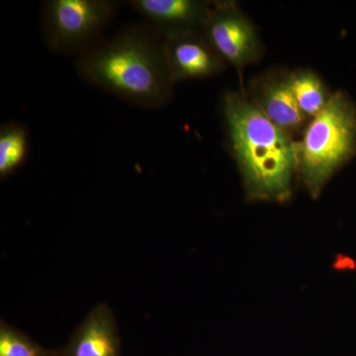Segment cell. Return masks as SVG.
<instances>
[{
	"label": "cell",
	"mask_w": 356,
	"mask_h": 356,
	"mask_svg": "<svg viewBox=\"0 0 356 356\" xmlns=\"http://www.w3.org/2000/svg\"><path fill=\"white\" fill-rule=\"evenodd\" d=\"M76 70L90 86L142 108H161L172 98L163 40L146 23L103 39L77 58Z\"/></svg>",
	"instance_id": "obj_1"
},
{
	"label": "cell",
	"mask_w": 356,
	"mask_h": 356,
	"mask_svg": "<svg viewBox=\"0 0 356 356\" xmlns=\"http://www.w3.org/2000/svg\"><path fill=\"white\" fill-rule=\"evenodd\" d=\"M222 110L245 197L252 202L289 201L298 175L299 144L242 91L225 93Z\"/></svg>",
	"instance_id": "obj_2"
},
{
	"label": "cell",
	"mask_w": 356,
	"mask_h": 356,
	"mask_svg": "<svg viewBox=\"0 0 356 356\" xmlns=\"http://www.w3.org/2000/svg\"><path fill=\"white\" fill-rule=\"evenodd\" d=\"M355 152V104L346 92L336 91L309 122L299 144L298 175L309 195L318 198Z\"/></svg>",
	"instance_id": "obj_3"
},
{
	"label": "cell",
	"mask_w": 356,
	"mask_h": 356,
	"mask_svg": "<svg viewBox=\"0 0 356 356\" xmlns=\"http://www.w3.org/2000/svg\"><path fill=\"white\" fill-rule=\"evenodd\" d=\"M113 0H48L42 11V35L49 50L83 55L102 41L116 15Z\"/></svg>",
	"instance_id": "obj_4"
},
{
	"label": "cell",
	"mask_w": 356,
	"mask_h": 356,
	"mask_svg": "<svg viewBox=\"0 0 356 356\" xmlns=\"http://www.w3.org/2000/svg\"><path fill=\"white\" fill-rule=\"evenodd\" d=\"M202 34L227 65L240 76L248 65L262 57V44L257 28L235 1H213Z\"/></svg>",
	"instance_id": "obj_5"
},
{
	"label": "cell",
	"mask_w": 356,
	"mask_h": 356,
	"mask_svg": "<svg viewBox=\"0 0 356 356\" xmlns=\"http://www.w3.org/2000/svg\"><path fill=\"white\" fill-rule=\"evenodd\" d=\"M248 97L274 125L290 136L305 131L310 122L295 99L290 74L283 70H273L257 76L250 86Z\"/></svg>",
	"instance_id": "obj_6"
},
{
	"label": "cell",
	"mask_w": 356,
	"mask_h": 356,
	"mask_svg": "<svg viewBox=\"0 0 356 356\" xmlns=\"http://www.w3.org/2000/svg\"><path fill=\"white\" fill-rule=\"evenodd\" d=\"M166 63L173 83L200 81L222 74L225 60L208 43L202 32H192L163 40Z\"/></svg>",
	"instance_id": "obj_7"
},
{
	"label": "cell",
	"mask_w": 356,
	"mask_h": 356,
	"mask_svg": "<svg viewBox=\"0 0 356 356\" xmlns=\"http://www.w3.org/2000/svg\"><path fill=\"white\" fill-rule=\"evenodd\" d=\"M213 1L204 0H132L129 2L161 39L202 32Z\"/></svg>",
	"instance_id": "obj_8"
},
{
	"label": "cell",
	"mask_w": 356,
	"mask_h": 356,
	"mask_svg": "<svg viewBox=\"0 0 356 356\" xmlns=\"http://www.w3.org/2000/svg\"><path fill=\"white\" fill-rule=\"evenodd\" d=\"M121 343L113 313L100 304L76 327L57 356H120Z\"/></svg>",
	"instance_id": "obj_9"
},
{
	"label": "cell",
	"mask_w": 356,
	"mask_h": 356,
	"mask_svg": "<svg viewBox=\"0 0 356 356\" xmlns=\"http://www.w3.org/2000/svg\"><path fill=\"white\" fill-rule=\"evenodd\" d=\"M290 83L300 110L309 120L321 113L332 96L322 79L311 70L291 72Z\"/></svg>",
	"instance_id": "obj_10"
},
{
	"label": "cell",
	"mask_w": 356,
	"mask_h": 356,
	"mask_svg": "<svg viewBox=\"0 0 356 356\" xmlns=\"http://www.w3.org/2000/svg\"><path fill=\"white\" fill-rule=\"evenodd\" d=\"M29 152V131L23 124L8 122L0 127V178L13 175L24 165Z\"/></svg>",
	"instance_id": "obj_11"
},
{
	"label": "cell",
	"mask_w": 356,
	"mask_h": 356,
	"mask_svg": "<svg viewBox=\"0 0 356 356\" xmlns=\"http://www.w3.org/2000/svg\"><path fill=\"white\" fill-rule=\"evenodd\" d=\"M0 356H57V350H46L24 332L2 320L0 323Z\"/></svg>",
	"instance_id": "obj_12"
}]
</instances>
